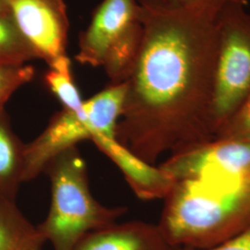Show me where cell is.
<instances>
[{
	"mask_svg": "<svg viewBox=\"0 0 250 250\" xmlns=\"http://www.w3.org/2000/svg\"><path fill=\"white\" fill-rule=\"evenodd\" d=\"M142 36L126 83L116 139L144 161L214 139L220 18L227 0L182 6L136 0Z\"/></svg>",
	"mask_w": 250,
	"mask_h": 250,
	"instance_id": "1",
	"label": "cell"
},
{
	"mask_svg": "<svg viewBox=\"0 0 250 250\" xmlns=\"http://www.w3.org/2000/svg\"><path fill=\"white\" fill-rule=\"evenodd\" d=\"M157 224L171 248L206 249L250 226V176L176 181Z\"/></svg>",
	"mask_w": 250,
	"mask_h": 250,
	"instance_id": "2",
	"label": "cell"
},
{
	"mask_svg": "<svg viewBox=\"0 0 250 250\" xmlns=\"http://www.w3.org/2000/svg\"><path fill=\"white\" fill-rule=\"evenodd\" d=\"M51 186V202L45 220L37 225L53 250H73L87 233L116 223L126 208H109L93 197L86 163L72 146L45 167Z\"/></svg>",
	"mask_w": 250,
	"mask_h": 250,
	"instance_id": "3",
	"label": "cell"
},
{
	"mask_svg": "<svg viewBox=\"0 0 250 250\" xmlns=\"http://www.w3.org/2000/svg\"><path fill=\"white\" fill-rule=\"evenodd\" d=\"M142 36L136 0H103L81 33L75 60L102 68L110 83L129 76Z\"/></svg>",
	"mask_w": 250,
	"mask_h": 250,
	"instance_id": "4",
	"label": "cell"
},
{
	"mask_svg": "<svg viewBox=\"0 0 250 250\" xmlns=\"http://www.w3.org/2000/svg\"><path fill=\"white\" fill-rule=\"evenodd\" d=\"M250 94V14L227 2L220 18L212 114L216 134ZM216 137V136H215Z\"/></svg>",
	"mask_w": 250,
	"mask_h": 250,
	"instance_id": "5",
	"label": "cell"
},
{
	"mask_svg": "<svg viewBox=\"0 0 250 250\" xmlns=\"http://www.w3.org/2000/svg\"><path fill=\"white\" fill-rule=\"evenodd\" d=\"M9 13L21 36L48 67L67 58L70 30L64 0H9Z\"/></svg>",
	"mask_w": 250,
	"mask_h": 250,
	"instance_id": "6",
	"label": "cell"
},
{
	"mask_svg": "<svg viewBox=\"0 0 250 250\" xmlns=\"http://www.w3.org/2000/svg\"><path fill=\"white\" fill-rule=\"evenodd\" d=\"M161 168L175 181L201 176H250V146L214 138L167 157Z\"/></svg>",
	"mask_w": 250,
	"mask_h": 250,
	"instance_id": "7",
	"label": "cell"
},
{
	"mask_svg": "<svg viewBox=\"0 0 250 250\" xmlns=\"http://www.w3.org/2000/svg\"><path fill=\"white\" fill-rule=\"evenodd\" d=\"M92 129L84 112L76 113L62 108L54 114L45 129L30 143L25 144L23 183L44 172L56 156L78 144L91 140Z\"/></svg>",
	"mask_w": 250,
	"mask_h": 250,
	"instance_id": "8",
	"label": "cell"
},
{
	"mask_svg": "<svg viewBox=\"0 0 250 250\" xmlns=\"http://www.w3.org/2000/svg\"><path fill=\"white\" fill-rule=\"evenodd\" d=\"M90 141L116 165L135 196L142 200L164 199L176 182L159 164L144 161L120 143L115 136L94 132Z\"/></svg>",
	"mask_w": 250,
	"mask_h": 250,
	"instance_id": "9",
	"label": "cell"
},
{
	"mask_svg": "<svg viewBox=\"0 0 250 250\" xmlns=\"http://www.w3.org/2000/svg\"><path fill=\"white\" fill-rule=\"evenodd\" d=\"M157 224L142 221L109 224L84 235L73 250H170Z\"/></svg>",
	"mask_w": 250,
	"mask_h": 250,
	"instance_id": "10",
	"label": "cell"
},
{
	"mask_svg": "<svg viewBox=\"0 0 250 250\" xmlns=\"http://www.w3.org/2000/svg\"><path fill=\"white\" fill-rule=\"evenodd\" d=\"M25 144L14 133L6 109L0 112V195L16 201L23 183Z\"/></svg>",
	"mask_w": 250,
	"mask_h": 250,
	"instance_id": "11",
	"label": "cell"
},
{
	"mask_svg": "<svg viewBox=\"0 0 250 250\" xmlns=\"http://www.w3.org/2000/svg\"><path fill=\"white\" fill-rule=\"evenodd\" d=\"M38 227L19 209L16 201L0 195V250H43Z\"/></svg>",
	"mask_w": 250,
	"mask_h": 250,
	"instance_id": "12",
	"label": "cell"
},
{
	"mask_svg": "<svg viewBox=\"0 0 250 250\" xmlns=\"http://www.w3.org/2000/svg\"><path fill=\"white\" fill-rule=\"evenodd\" d=\"M126 95V83H110L83 101V112L92 133L99 132L116 137V129L122 116Z\"/></svg>",
	"mask_w": 250,
	"mask_h": 250,
	"instance_id": "13",
	"label": "cell"
},
{
	"mask_svg": "<svg viewBox=\"0 0 250 250\" xmlns=\"http://www.w3.org/2000/svg\"><path fill=\"white\" fill-rule=\"evenodd\" d=\"M45 85L62 103L63 108L76 113L83 112V99L81 97L72 75V62L69 57L48 67L44 76Z\"/></svg>",
	"mask_w": 250,
	"mask_h": 250,
	"instance_id": "14",
	"label": "cell"
},
{
	"mask_svg": "<svg viewBox=\"0 0 250 250\" xmlns=\"http://www.w3.org/2000/svg\"><path fill=\"white\" fill-rule=\"evenodd\" d=\"M38 60L10 15H0V65H25Z\"/></svg>",
	"mask_w": 250,
	"mask_h": 250,
	"instance_id": "15",
	"label": "cell"
},
{
	"mask_svg": "<svg viewBox=\"0 0 250 250\" xmlns=\"http://www.w3.org/2000/svg\"><path fill=\"white\" fill-rule=\"evenodd\" d=\"M36 69L30 65H0V112L20 88L32 82Z\"/></svg>",
	"mask_w": 250,
	"mask_h": 250,
	"instance_id": "16",
	"label": "cell"
},
{
	"mask_svg": "<svg viewBox=\"0 0 250 250\" xmlns=\"http://www.w3.org/2000/svg\"><path fill=\"white\" fill-rule=\"evenodd\" d=\"M215 138L231 139L250 146V94L220 127Z\"/></svg>",
	"mask_w": 250,
	"mask_h": 250,
	"instance_id": "17",
	"label": "cell"
},
{
	"mask_svg": "<svg viewBox=\"0 0 250 250\" xmlns=\"http://www.w3.org/2000/svg\"><path fill=\"white\" fill-rule=\"evenodd\" d=\"M170 250H250V226L226 241L206 249L171 248Z\"/></svg>",
	"mask_w": 250,
	"mask_h": 250,
	"instance_id": "18",
	"label": "cell"
},
{
	"mask_svg": "<svg viewBox=\"0 0 250 250\" xmlns=\"http://www.w3.org/2000/svg\"><path fill=\"white\" fill-rule=\"evenodd\" d=\"M170 1L173 3H176L178 5H182V6H195V5L203 4L206 2H209V1H213V0H170Z\"/></svg>",
	"mask_w": 250,
	"mask_h": 250,
	"instance_id": "19",
	"label": "cell"
},
{
	"mask_svg": "<svg viewBox=\"0 0 250 250\" xmlns=\"http://www.w3.org/2000/svg\"><path fill=\"white\" fill-rule=\"evenodd\" d=\"M0 15H10L9 0H0Z\"/></svg>",
	"mask_w": 250,
	"mask_h": 250,
	"instance_id": "20",
	"label": "cell"
},
{
	"mask_svg": "<svg viewBox=\"0 0 250 250\" xmlns=\"http://www.w3.org/2000/svg\"><path fill=\"white\" fill-rule=\"evenodd\" d=\"M229 3H232V4H235V5H240V6H245L249 0H228Z\"/></svg>",
	"mask_w": 250,
	"mask_h": 250,
	"instance_id": "21",
	"label": "cell"
}]
</instances>
